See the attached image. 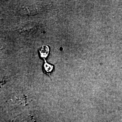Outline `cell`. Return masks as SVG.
Segmentation results:
<instances>
[{
  "label": "cell",
  "instance_id": "cell-1",
  "mask_svg": "<svg viewBox=\"0 0 122 122\" xmlns=\"http://www.w3.org/2000/svg\"><path fill=\"white\" fill-rule=\"evenodd\" d=\"M39 51L41 57L45 59V58L48 56L49 52V49L48 46L44 45L41 48V49L39 50Z\"/></svg>",
  "mask_w": 122,
  "mask_h": 122
},
{
  "label": "cell",
  "instance_id": "cell-2",
  "mask_svg": "<svg viewBox=\"0 0 122 122\" xmlns=\"http://www.w3.org/2000/svg\"><path fill=\"white\" fill-rule=\"evenodd\" d=\"M44 70L45 71V72L47 74H50L53 69V66L51 65L46 62L45 60V63L44 64Z\"/></svg>",
  "mask_w": 122,
  "mask_h": 122
}]
</instances>
